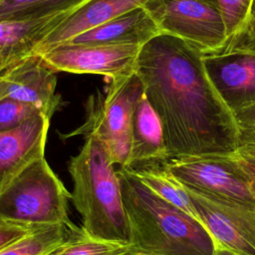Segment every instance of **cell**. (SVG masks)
<instances>
[{"label":"cell","mask_w":255,"mask_h":255,"mask_svg":"<svg viewBox=\"0 0 255 255\" xmlns=\"http://www.w3.org/2000/svg\"><path fill=\"white\" fill-rule=\"evenodd\" d=\"M134 73L160 120L168 159L238 148L234 115L213 86L198 49L160 34L142 46Z\"/></svg>","instance_id":"obj_1"},{"label":"cell","mask_w":255,"mask_h":255,"mask_svg":"<svg viewBox=\"0 0 255 255\" xmlns=\"http://www.w3.org/2000/svg\"><path fill=\"white\" fill-rule=\"evenodd\" d=\"M117 171L131 250L143 255H213L214 240L198 220L162 199L130 170Z\"/></svg>","instance_id":"obj_2"},{"label":"cell","mask_w":255,"mask_h":255,"mask_svg":"<svg viewBox=\"0 0 255 255\" xmlns=\"http://www.w3.org/2000/svg\"><path fill=\"white\" fill-rule=\"evenodd\" d=\"M85 138L68 164L73 180L71 200L82 217V226L96 238L129 244L118 171L104 143L94 134Z\"/></svg>","instance_id":"obj_3"},{"label":"cell","mask_w":255,"mask_h":255,"mask_svg":"<svg viewBox=\"0 0 255 255\" xmlns=\"http://www.w3.org/2000/svg\"><path fill=\"white\" fill-rule=\"evenodd\" d=\"M71 193L45 155L21 170L0 192V220L38 228L73 224L68 215Z\"/></svg>","instance_id":"obj_4"},{"label":"cell","mask_w":255,"mask_h":255,"mask_svg":"<svg viewBox=\"0 0 255 255\" xmlns=\"http://www.w3.org/2000/svg\"><path fill=\"white\" fill-rule=\"evenodd\" d=\"M142 95L143 87L135 73L110 80L104 93L89 97L84 124L61 137L94 134L104 143L114 164L125 167L130 150L133 113Z\"/></svg>","instance_id":"obj_5"},{"label":"cell","mask_w":255,"mask_h":255,"mask_svg":"<svg viewBox=\"0 0 255 255\" xmlns=\"http://www.w3.org/2000/svg\"><path fill=\"white\" fill-rule=\"evenodd\" d=\"M143 8L162 34L185 41L203 56L219 51L228 40L222 14L204 0H149Z\"/></svg>","instance_id":"obj_6"},{"label":"cell","mask_w":255,"mask_h":255,"mask_svg":"<svg viewBox=\"0 0 255 255\" xmlns=\"http://www.w3.org/2000/svg\"><path fill=\"white\" fill-rule=\"evenodd\" d=\"M165 166L187 187L255 206V181L234 151L169 158Z\"/></svg>","instance_id":"obj_7"},{"label":"cell","mask_w":255,"mask_h":255,"mask_svg":"<svg viewBox=\"0 0 255 255\" xmlns=\"http://www.w3.org/2000/svg\"><path fill=\"white\" fill-rule=\"evenodd\" d=\"M183 186L214 243L238 255H255V206Z\"/></svg>","instance_id":"obj_8"},{"label":"cell","mask_w":255,"mask_h":255,"mask_svg":"<svg viewBox=\"0 0 255 255\" xmlns=\"http://www.w3.org/2000/svg\"><path fill=\"white\" fill-rule=\"evenodd\" d=\"M141 48L134 45H90L65 42L39 55L55 72L95 74L112 80L134 73Z\"/></svg>","instance_id":"obj_9"},{"label":"cell","mask_w":255,"mask_h":255,"mask_svg":"<svg viewBox=\"0 0 255 255\" xmlns=\"http://www.w3.org/2000/svg\"><path fill=\"white\" fill-rule=\"evenodd\" d=\"M57 77L39 54H34L0 74V100L33 104L52 118L61 105L56 92Z\"/></svg>","instance_id":"obj_10"},{"label":"cell","mask_w":255,"mask_h":255,"mask_svg":"<svg viewBox=\"0 0 255 255\" xmlns=\"http://www.w3.org/2000/svg\"><path fill=\"white\" fill-rule=\"evenodd\" d=\"M203 61L213 86L232 113L255 102V56L208 55Z\"/></svg>","instance_id":"obj_11"},{"label":"cell","mask_w":255,"mask_h":255,"mask_svg":"<svg viewBox=\"0 0 255 255\" xmlns=\"http://www.w3.org/2000/svg\"><path fill=\"white\" fill-rule=\"evenodd\" d=\"M50 120L42 115L0 131V192L21 170L45 155Z\"/></svg>","instance_id":"obj_12"},{"label":"cell","mask_w":255,"mask_h":255,"mask_svg":"<svg viewBox=\"0 0 255 255\" xmlns=\"http://www.w3.org/2000/svg\"><path fill=\"white\" fill-rule=\"evenodd\" d=\"M149 0H87L54 28L38 46L36 54H43L53 47L120 17L143 7Z\"/></svg>","instance_id":"obj_13"},{"label":"cell","mask_w":255,"mask_h":255,"mask_svg":"<svg viewBox=\"0 0 255 255\" xmlns=\"http://www.w3.org/2000/svg\"><path fill=\"white\" fill-rule=\"evenodd\" d=\"M160 34L162 33L150 14L143 7H140L88 30L67 42L142 47Z\"/></svg>","instance_id":"obj_14"},{"label":"cell","mask_w":255,"mask_h":255,"mask_svg":"<svg viewBox=\"0 0 255 255\" xmlns=\"http://www.w3.org/2000/svg\"><path fill=\"white\" fill-rule=\"evenodd\" d=\"M167 160L160 120L143 94L134 109L129 156L125 168L136 170Z\"/></svg>","instance_id":"obj_15"},{"label":"cell","mask_w":255,"mask_h":255,"mask_svg":"<svg viewBox=\"0 0 255 255\" xmlns=\"http://www.w3.org/2000/svg\"><path fill=\"white\" fill-rule=\"evenodd\" d=\"M71 11L40 20L0 23V74L36 54L44 38Z\"/></svg>","instance_id":"obj_16"},{"label":"cell","mask_w":255,"mask_h":255,"mask_svg":"<svg viewBox=\"0 0 255 255\" xmlns=\"http://www.w3.org/2000/svg\"><path fill=\"white\" fill-rule=\"evenodd\" d=\"M130 171L162 199L198 220L185 187L169 172L165 162Z\"/></svg>","instance_id":"obj_17"},{"label":"cell","mask_w":255,"mask_h":255,"mask_svg":"<svg viewBox=\"0 0 255 255\" xmlns=\"http://www.w3.org/2000/svg\"><path fill=\"white\" fill-rule=\"evenodd\" d=\"M87 0H0V23L28 22L71 11Z\"/></svg>","instance_id":"obj_18"},{"label":"cell","mask_w":255,"mask_h":255,"mask_svg":"<svg viewBox=\"0 0 255 255\" xmlns=\"http://www.w3.org/2000/svg\"><path fill=\"white\" fill-rule=\"evenodd\" d=\"M128 250L129 244L96 238L73 223L65 239L45 255H123Z\"/></svg>","instance_id":"obj_19"},{"label":"cell","mask_w":255,"mask_h":255,"mask_svg":"<svg viewBox=\"0 0 255 255\" xmlns=\"http://www.w3.org/2000/svg\"><path fill=\"white\" fill-rule=\"evenodd\" d=\"M65 225L35 228L25 237L0 249V255H45L66 237Z\"/></svg>","instance_id":"obj_20"},{"label":"cell","mask_w":255,"mask_h":255,"mask_svg":"<svg viewBox=\"0 0 255 255\" xmlns=\"http://www.w3.org/2000/svg\"><path fill=\"white\" fill-rule=\"evenodd\" d=\"M223 54L255 56V0H252L247 15L240 27L219 51L211 55Z\"/></svg>","instance_id":"obj_21"},{"label":"cell","mask_w":255,"mask_h":255,"mask_svg":"<svg viewBox=\"0 0 255 255\" xmlns=\"http://www.w3.org/2000/svg\"><path fill=\"white\" fill-rule=\"evenodd\" d=\"M42 115L46 116L41 109L33 104L12 99L0 100V131L18 128L29 120Z\"/></svg>","instance_id":"obj_22"},{"label":"cell","mask_w":255,"mask_h":255,"mask_svg":"<svg viewBox=\"0 0 255 255\" xmlns=\"http://www.w3.org/2000/svg\"><path fill=\"white\" fill-rule=\"evenodd\" d=\"M204 1L213 5L222 14L226 24L228 39L234 34V32L240 27V25L244 21L252 2V0H204Z\"/></svg>","instance_id":"obj_23"},{"label":"cell","mask_w":255,"mask_h":255,"mask_svg":"<svg viewBox=\"0 0 255 255\" xmlns=\"http://www.w3.org/2000/svg\"><path fill=\"white\" fill-rule=\"evenodd\" d=\"M35 228L0 220V249L25 237Z\"/></svg>","instance_id":"obj_24"},{"label":"cell","mask_w":255,"mask_h":255,"mask_svg":"<svg viewBox=\"0 0 255 255\" xmlns=\"http://www.w3.org/2000/svg\"><path fill=\"white\" fill-rule=\"evenodd\" d=\"M233 115L239 128V132L250 129L255 126V102L234 112Z\"/></svg>","instance_id":"obj_25"},{"label":"cell","mask_w":255,"mask_h":255,"mask_svg":"<svg viewBox=\"0 0 255 255\" xmlns=\"http://www.w3.org/2000/svg\"><path fill=\"white\" fill-rule=\"evenodd\" d=\"M239 145L244 143H255V126L250 129L239 132Z\"/></svg>","instance_id":"obj_26"},{"label":"cell","mask_w":255,"mask_h":255,"mask_svg":"<svg viewBox=\"0 0 255 255\" xmlns=\"http://www.w3.org/2000/svg\"><path fill=\"white\" fill-rule=\"evenodd\" d=\"M213 255H238L237 253L227 249L226 247L218 244V243H215V248H214V252H213Z\"/></svg>","instance_id":"obj_27"},{"label":"cell","mask_w":255,"mask_h":255,"mask_svg":"<svg viewBox=\"0 0 255 255\" xmlns=\"http://www.w3.org/2000/svg\"><path fill=\"white\" fill-rule=\"evenodd\" d=\"M123 255H143V254H140V253H138V252H135V251L131 250V249H130V246H129V250H128V252L124 253Z\"/></svg>","instance_id":"obj_28"}]
</instances>
